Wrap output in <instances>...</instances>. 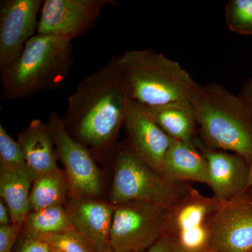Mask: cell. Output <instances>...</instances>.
<instances>
[{
  "mask_svg": "<svg viewBox=\"0 0 252 252\" xmlns=\"http://www.w3.org/2000/svg\"><path fill=\"white\" fill-rule=\"evenodd\" d=\"M28 167L34 175L58 170L57 153L47 124L34 119L18 136Z\"/></svg>",
  "mask_w": 252,
  "mask_h": 252,
  "instance_id": "16",
  "label": "cell"
},
{
  "mask_svg": "<svg viewBox=\"0 0 252 252\" xmlns=\"http://www.w3.org/2000/svg\"><path fill=\"white\" fill-rule=\"evenodd\" d=\"M197 147L206 159L210 177L209 187L217 200H228L248 188L250 164L243 157L210 148L200 140Z\"/></svg>",
  "mask_w": 252,
  "mask_h": 252,
  "instance_id": "14",
  "label": "cell"
},
{
  "mask_svg": "<svg viewBox=\"0 0 252 252\" xmlns=\"http://www.w3.org/2000/svg\"><path fill=\"white\" fill-rule=\"evenodd\" d=\"M47 124L58 157L65 167L70 197L98 196L102 190L101 176L89 151L68 132L57 113H50Z\"/></svg>",
  "mask_w": 252,
  "mask_h": 252,
  "instance_id": "8",
  "label": "cell"
},
{
  "mask_svg": "<svg viewBox=\"0 0 252 252\" xmlns=\"http://www.w3.org/2000/svg\"><path fill=\"white\" fill-rule=\"evenodd\" d=\"M145 107L158 125L172 139L197 145L199 140L195 137L197 124L190 102H173Z\"/></svg>",
  "mask_w": 252,
  "mask_h": 252,
  "instance_id": "17",
  "label": "cell"
},
{
  "mask_svg": "<svg viewBox=\"0 0 252 252\" xmlns=\"http://www.w3.org/2000/svg\"><path fill=\"white\" fill-rule=\"evenodd\" d=\"M212 252L252 250V187L220 201L208 220Z\"/></svg>",
  "mask_w": 252,
  "mask_h": 252,
  "instance_id": "9",
  "label": "cell"
},
{
  "mask_svg": "<svg viewBox=\"0 0 252 252\" xmlns=\"http://www.w3.org/2000/svg\"><path fill=\"white\" fill-rule=\"evenodd\" d=\"M44 1L3 0L0 3V67H8L21 54L30 39L37 34Z\"/></svg>",
  "mask_w": 252,
  "mask_h": 252,
  "instance_id": "11",
  "label": "cell"
},
{
  "mask_svg": "<svg viewBox=\"0 0 252 252\" xmlns=\"http://www.w3.org/2000/svg\"><path fill=\"white\" fill-rule=\"evenodd\" d=\"M111 0H45L40 11L37 34L72 41L90 31Z\"/></svg>",
  "mask_w": 252,
  "mask_h": 252,
  "instance_id": "10",
  "label": "cell"
},
{
  "mask_svg": "<svg viewBox=\"0 0 252 252\" xmlns=\"http://www.w3.org/2000/svg\"><path fill=\"white\" fill-rule=\"evenodd\" d=\"M252 252V250H251V251H250V252Z\"/></svg>",
  "mask_w": 252,
  "mask_h": 252,
  "instance_id": "32",
  "label": "cell"
},
{
  "mask_svg": "<svg viewBox=\"0 0 252 252\" xmlns=\"http://www.w3.org/2000/svg\"><path fill=\"white\" fill-rule=\"evenodd\" d=\"M68 195L69 187L65 172L59 168L36 176L30 196L31 211L63 206Z\"/></svg>",
  "mask_w": 252,
  "mask_h": 252,
  "instance_id": "19",
  "label": "cell"
},
{
  "mask_svg": "<svg viewBox=\"0 0 252 252\" xmlns=\"http://www.w3.org/2000/svg\"><path fill=\"white\" fill-rule=\"evenodd\" d=\"M72 230L96 252L110 248L109 233L114 206L94 198H72L64 207Z\"/></svg>",
  "mask_w": 252,
  "mask_h": 252,
  "instance_id": "13",
  "label": "cell"
},
{
  "mask_svg": "<svg viewBox=\"0 0 252 252\" xmlns=\"http://www.w3.org/2000/svg\"><path fill=\"white\" fill-rule=\"evenodd\" d=\"M17 252H52L44 242L35 237L24 235Z\"/></svg>",
  "mask_w": 252,
  "mask_h": 252,
  "instance_id": "25",
  "label": "cell"
},
{
  "mask_svg": "<svg viewBox=\"0 0 252 252\" xmlns=\"http://www.w3.org/2000/svg\"><path fill=\"white\" fill-rule=\"evenodd\" d=\"M174 252H190L187 251V250H184L183 248H180L178 245L174 244Z\"/></svg>",
  "mask_w": 252,
  "mask_h": 252,
  "instance_id": "29",
  "label": "cell"
},
{
  "mask_svg": "<svg viewBox=\"0 0 252 252\" xmlns=\"http://www.w3.org/2000/svg\"><path fill=\"white\" fill-rule=\"evenodd\" d=\"M24 235L37 236L67 231L72 228L64 207L59 206L30 212L24 223Z\"/></svg>",
  "mask_w": 252,
  "mask_h": 252,
  "instance_id": "20",
  "label": "cell"
},
{
  "mask_svg": "<svg viewBox=\"0 0 252 252\" xmlns=\"http://www.w3.org/2000/svg\"><path fill=\"white\" fill-rule=\"evenodd\" d=\"M50 249H51V248H50ZM51 252H57L54 251V250H51Z\"/></svg>",
  "mask_w": 252,
  "mask_h": 252,
  "instance_id": "31",
  "label": "cell"
},
{
  "mask_svg": "<svg viewBox=\"0 0 252 252\" xmlns=\"http://www.w3.org/2000/svg\"><path fill=\"white\" fill-rule=\"evenodd\" d=\"M73 65L71 41L36 34L14 63L1 69L5 98H27L62 85Z\"/></svg>",
  "mask_w": 252,
  "mask_h": 252,
  "instance_id": "3",
  "label": "cell"
},
{
  "mask_svg": "<svg viewBox=\"0 0 252 252\" xmlns=\"http://www.w3.org/2000/svg\"><path fill=\"white\" fill-rule=\"evenodd\" d=\"M11 215L9 209L6 206L4 200H0V225H7L11 224Z\"/></svg>",
  "mask_w": 252,
  "mask_h": 252,
  "instance_id": "28",
  "label": "cell"
},
{
  "mask_svg": "<svg viewBox=\"0 0 252 252\" xmlns=\"http://www.w3.org/2000/svg\"><path fill=\"white\" fill-rule=\"evenodd\" d=\"M239 96L243 99L244 103L246 104L247 107L252 116V78L245 81L239 94ZM248 187H252V162L250 165V175Z\"/></svg>",
  "mask_w": 252,
  "mask_h": 252,
  "instance_id": "26",
  "label": "cell"
},
{
  "mask_svg": "<svg viewBox=\"0 0 252 252\" xmlns=\"http://www.w3.org/2000/svg\"><path fill=\"white\" fill-rule=\"evenodd\" d=\"M168 209L144 201L114 206L109 245L113 252H142L163 235Z\"/></svg>",
  "mask_w": 252,
  "mask_h": 252,
  "instance_id": "6",
  "label": "cell"
},
{
  "mask_svg": "<svg viewBox=\"0 0 252 252\" xmlns=\"http://www.w3.org/2000/svg\"><path fill=\"white\" fill-rule=\"evenodd\" d=\"M225 16L230 31L252 36V0H230L225 4Z\"/></svg>",
  "mask_w": 252,
  "mask_h": 252,
  "instance_id": "21",
  "label": "cell"
},
{
  "mask_svg": "<svg viewBox=\"0 0 252 252\" xmlns=\"http://www.w3.org/2000/svg\"><path fill=\"white\" fill-rule=\"evenodd\" d=\"M27 161L21 144L0 125V170L17 171L28 168Z\"/></svg>",
  "mask_w": 252,
  "mask_h": 252,
  "instance_id": "22",
  "label": "cell"
},
{
  "mask_svg": "<svg viewBox=\"0 0 252 252\" xmlns=\"http://www.w3.org/2000/svg\"><path fill=\"white\" fill-rule=\"evenodd\" d=\"M32 237L42 240L51 250L57 252H96L74 230Z\"/></svg>",
  "mask_w": 252,
  "mask_h": 252,
  "instance_id": "23",
  "label": "cell"
},
{
  "mask_svg": "<svg viewBox=\"0 0 252 252\" xmlns=\"http://www.w3.org/2000/svg\"><path fill=\"white\" fill-rule=\"evenodd\" d=\"M22 226L14 223L0 226V252H11Z\"/></svg>",
  "mask_w": 252,
  "mask_h": 252,
  "instance_id": "24",
  "label": "cell"
},
{
  "mask_svg": "<svg viewBox=\"0 0 252 252\" xmlns=\"http://www.w3.org/2000/svg\"><path fill=\"white\" fill-rule=\"evenodd\" d=\"M0 171V195L9 209L11 223L23 226L31 211L30 196L35 175L29 167Z\"/></svg>",
  "mask_w": 252,
  "mask_h": 252,
  "instance_id": "18",
  "label": "cell"
},
{
  "mask_svg": "<svg viewBox=\"0 0 252 252\" xmlns=\"http://www.w3.org/2000/svg\"><path fill=\"white\" fill-rule=\"evenodd\" d=\"M130 86L132 100L145 106L191 103L201 86L177 61L151 50H130L114 58Z\"/></svg>",
  "mask_w": 252,
  "mask_h": 252,
  "instance_id": "4",
  "label": "cell"
},
{
  "mask_svg": "<svg viewBox=\"0 0 252 252\" xmlns=\"http://www.w3.org/2000/svg\"><path fill=\"white\" fill-rule=\"evenodd\" d=\"M191 104L204 145L239 154L251 165L252 116L239 94L212 82L201 86Z\"/></svg>",
  "mask_w": 252,
  "mask_h": 252,
  "instance_id": "2",
  "label": "cell"
},
{
  "mask_svg": "<svg viewBox=\"0 0 252 252\" xmlns=\"http://www.w3.org/2000/svg\"><path fill=\"white\" fill-rule=\"evenodd\" d=\"M215 197H206L190 187L167 211L162 236L190 252H212L208 220L219 206Z\"/></svg>",
  "mask_w": 252,
  "mask_h": 252,
  "instance_id": "7",
  "label": "cell"
},
{
  "mask_svg": "<svg viewBox=\"0 0 252 252\" xmlns=\"http://www.w3.org/2000/svg\"><path fill=\"white\" fill-rule=\"evenodd\" d=\"M190 187L188 183L167 180L127 146L118 152L109 199L114 206L137 200L169 210L185 196Z\"/></svg>",
  "mask_w": 252,
  "mask_h": 252,
  "instance_id": "5",
  "label": "cell"
},
{
  "mask_svg": "<svg viewBox=\"0 0 252 252\" xmlns=\"http://www.w3.org/2000/svg\"><path fill=\"white\" fill-rule=\"evenodd\" d=\"M113 252V251H112V249H111V248H109V250H107V252Z\"/></svg>",
  "mask_w": 252,
  "mask_h": 252,
  "instance_id": "30",
  "label": "cell"
},
{
  "mask_svg": "<svg viewBox=\"0 0 252 252\" xmlns=\"http://www.w3.org/2000/svg\"><path fill=\"white\" fill-rule=\"evenodd\" d=\"M124 125L131 150L162 174L164 158L173 139L158 125L145 106L135 101L131 104Z\"/></svg>",
  "mask_w": 252,
  "mask_h": 252,
  "instance_id": "12",
  "label": "cell"
},
{
  "mask_svg": "<svg viewBox=\"0 0 252 252\" xmlns=\"http://www.w3.org/2000/svg\"><path fill=\"white\" fill-rule=\"evenodd\" d=\"M132 101L128 81L114 59L81 81L61 119L78 142L102 149L115 140Z\"/></svg>",
  "mask_w": 252,
  "mask_h": 252,
  "instance_id": "1",
  "label": "cell"
},
{
  "mask_svg": "<svg viewBox=\"0 0 252 252\" xmlns=\"http://www.w3.org/2000/svg\"><path fill=\"white\" fill-rule=\"evenodd\" d=\"M147 252H174V245L171 240L162 236L147 250Z\"/></svg>",
  "mask_w": 252,
  "mask_h": 252,
  "instance_id": "27",
  "label": "cell"
},
{
  "mask_svg": "<svg viewBox=\"0 0 252 252\" xmlns=\"http://www.w3.org/2000/svg\"><path fill=\"white\" fill-rule=\"evenodd\" d=\"M162 174L172 182L210 185L208 165L200 149L174 139L164 158Z\"/></svg>",
  "mask_w": 252,
  "mask_h": 252,
  "instance_id": "15",
  "label": "cell"
}]
</instances>
